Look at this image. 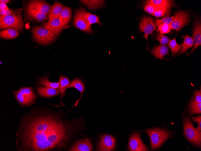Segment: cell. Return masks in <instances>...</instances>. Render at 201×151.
Here are the masks:
<instances>
[{
	"mask_svg": "<svg viewBox=\"0 0 201 151\" xmlns=\"http://www.w3.org/2000/svg\"><path fill=\"white\" fill-rule=\"evenodd\" d=\"M55 114L35 111L22 119L18 137L23 151H45L65 147L71 131Z\"/></svg>",
	"mask_w": 201,
	"mask_h": 151,
	"instance_id": "obj_1",
	"label": "cell"
},
{
	"mask_svg": "<svg viewBox=\"0 0 201 151\" xmlns=\"http://www.w3.org/2000/svg\"><path fill=\"white\" fill-rule=\"evenodd\" d=\"M143 131L149 137L152 150L161 147L167 140L173 136L174 133L173 131L163 127L151 128Z\"/></svg>",
	"mask_w": 201,
	"mask_h": 151,
	"instance_id": "obj_2",
	"label": "cell"
},
{
	"mask_svg": "<svg viewBox=\"0 0 201 151\" xmlns=\"http://www.w3.org/2000/svg\"><path fill=\"white\" fill-rule=\"evenodd\" d=\"M183 134L187 140L198 149L201 147V135L196 131L191 118L183 115L182 119Z\"/></svg>",
	"mask_w": 201,
	"mask_h": 151,
	"instance_id": "obj_3",
	"label": "cell"
},
{
	"mask_svg": "<svg viewBox=\"0 0 201 151\" xmlns=\"http://www.w3.org/2000/svg\"><path fill=\"white\" fill-rule=\"evenodd\" d=\"M32 38L38 44L47 46L55 40L56 36L48 29L39 26H35L31 29Z\"/></svg>",
	"mask_w": 201,
	"mask_h": 151,
	"instance_id": "obj_4",
	"label": "cell"
},
{
	"mask_svg": "<svg viewBox=\"0 0 201 151\" xmlns=\"http://www.w3.org/2000/svg\"><path fill=\"white\" fill-rule=\"evenodd\" d=\"M24 26L21 11L15 14L6 16L0 15V30L13 28L20 31L23 29Z\"/></svg>",
	"mask_w": 201,
	"mask_h": 151,
	"instance_id": "obj_5",
	"label": "cell"
},
{
	"mask_svg": "<svg viewBox=\"0 0 201 151\" xmlns=\"http://www.w3.org/2000/svg\"><path fill=\"white\" fill-rule=\"evenodd\" d=\"M189 15L187 11H180L175 12L169 26L176 31L180 30L189 21Z\"/></svg>",
	"mask_w": 201,
	"mask_h": 151,
	"instance_id": "obj_6",
	"label": "cell"
},
{
	"mask_svg": "<svg viewBox=\"0 0 201 151\" xmlns=\"http://www.w3.org/2000/svg\"><path fill=\"white\" fill-rule=\"evenodd\" d=\"M128 148L130 151H147L148 149L143 142L139 132H135L129 138Z\"/></svg>",
	"mask_w": 201,
	"mask_h": 151,
	"instance_id": "obj_7",
	"label": "cell"
},
{
	"mask_svg": "<svg viewBox=\"0 0 201 151\" xmlns=\"http://www.w3.org/2000/svg\"><path fill=\"white\" fill-rule=\"evenodd\" d=\"M156 27L154 23V20L150 17L146 16L144 17L140 23L139 29L141 31L144 33V35L143 37L144 38H145L147 40L146 50H147L149 48L148 45V36L149 34L153 33V31Z\"/></svg>",
	"mask_w": 201,
	"mask_h": 151,
	"instance_id": "obj_8",
	"label": "cell"
},
{
	"mask_svg": "<svg viewBox=\"0 0 201 151\" xmlns=\"http://www.w3.org/2000/svg\"><path fill=\"white\" fill-rule=\"evenodd\" d=\"M116 140L114 137L109 134H104L100 137L97 146L98 151H113L115 149Z\"/></svg>",
	"mask_w": 201,
	"mask_h": 151,
	"instance_id": "obj_9",
	"label": "cell"
},
{
	"mask_svg": "<svg viewBox=\"0 0 201 151\" xmlns=\"http://www.w3.org/2000/svg\"><path fill=\"white\" fill-rule=\"evenodd\" d=\"M74 26L80 30L88 33H92L93 31L85 21L79 9L75 12L73 19Z\"/></svg>",
	"mask_w": 201,
	"mask_h": 151,
	"instance_id": "obj_10",
	"label": "cell"
},
{
	"mask_svg": "<svg viewBox=\"0 0 201 151\" xmlns=\"http://www.w3.org/2000/svg\"><path fill=\"white\" fill-rule=\"evenodd\" d=\"M46 14L50 11L51 6L48 2L43 0H33L29 1L27 7Z\"/></svg>",
	"mask_w": 201,
	"mask_h": 151,
	"instance_id": "obj_11",
	"label": "cell"
},
{
	"mask_svg": "<svg viewBox=\"0 0 201 151\" xmlns=\"http://www.w3.org/2000/svg\"><path fill=\"white\" fill-rule=\"evenodd\" d=\"M42 27L49 30L56 36L61 33L64 28L59 18L44 22L42 24Z\"/></svg>",
	"mask_w": 201,
	"mask_h": 151,
	"instance_id": "obj_12",
	"label": "cell"
},
{
	"mask_svg": "<svg viewBox=\"0 0 201 151\" xmlns=\"http://www.w3.org/2000/svg\"><path fill=\"white\" fill-rule=\"evenodd\" d=\"M192 36L194 40V46L190 52L187 54V56L192 54L195 49L201 45V24L199 19H197L193 25Z\"/></svg>",
	"mask_w": 201,
	"mask_h": 151,
	"instance_id": "obj_13",
	"label": "cell"
},
{
	"mask_svg": "<svg viewBox=\"0 0 201 151\" xmlns=\"http://www.w3.org/2000/svg\"><path fill=\"white\" fill-rule=\"evenodd\" d=\"M93 149L92 144L89 139L79 140L75 143L69 151H91Z\"/></svg>",
	"mask_w": 201,
	"mask_h": 151,
	"instance_id": "obj_14",
	"label": "cell"
},
{
	"mask_svg": "<svg viewBox=\"0 0 201 151\" xmlns=\"http://www.w3.org/2000/svg\"><path fill=\"white\" fill-rule=\"evenodd\" d=\"M150 52L156 59H160L161 61L162 59L167 60H169L165 59L164 58L165 55L168 54L169 52L168 47L165 45L156 46L153 49H150Z\"/></svg>",
	"mask_w": 201,
	"mask_h": 151,
	"instance_id": "obj_15",
	"label": "cell"
},
{
	"mask_svg": "<svg viewBox=\"0 0 201 151\" xmlns=\"http://www.w3.org/2000/svg\"><path fill=\"white\" fill-rule=\"evenodd\" d=\"M26 13L29 18L37 21L49 20L47 14L42 13L31 8L26 7Z\"/></svg>",
	"mask_w": 201,
	"mask_h": 151,
	"instance_id": "obj_16",
	"label": "cell"
},
{
	"mask_svg": "<svg viewBox=\"0 0 201 151\" xmlns=\"http://www.w3.org/2000/svg\"><path fill=\"white\" fill-rule=\"evenodd\" d=\"M83 17L87 24L90 26L93 24L98 23L100 26L101 25L99 17L97 15L87 11L83 8L78 9Z\"/></svg>",
	"mask_w": 201,
	"mask_h": 151,
	"instance_id": "obj_17",
	"label": "cell"
},
{
	"mask_svg": "<svg viewBox=\"0 0 201 151\" xmlns=\"http://www.w3.org/2000/svg\"><path fill=\"white\" fill-rule=\"evenodd\" d=\"M38 93L41 96L44 97H51L60 93L58 90L52 88L43 87L41 86L36 87Z\"/></svg>",
	"mask_w": 201,
	"mask_h": 151,
	"instance_id": "obj_18",
	"label": "cell"
},
{
	"mask_svg": "<svg viewBox=\"0 0 201 151\" xmlns=\"http://www.w3.org/2000/svg\"><path fill=\"white\" fill-rule=\"evenodd\" d=\"M64 7L62 4L58 2H55L51 6V9L48 13L49 20L58 18Z\"/></svg>",
	"mask_w": 201,
	"mask_h": 151,
	"instance_id": "obj_19",
	"label": "cell"
},
{
	"mask_svg": "<svg viewBox=\"0 0 201 151\" xmlns=\"http://www.w3.org/2000/svg\"><path fill=\"white\" fill-rule=\"evenodd\" d=\"M72 16V9L67 6L63 7L58 18L62 25L64 28L70 21Z\"/></svg>",
	"mask_w": 201,
	"mask_h": 151,
	"instance_id": "obj_20",
	"label": "cell"
},
{
	"mask_svg": "<svg viewBox=\"0 0 201 151\" xmlns=\"http://www.w3.org/2000/svg\"><path fill=\"white\" fill-rule=\"evenodd\" d=\"M71 87H73L76 89L81 93V96L80 98L76 101L75 105L73 107V108L74 106H76L78 102L80 101L82 96V93L85 90V87L82 81L80 79L76 78L73 79L72 81L66 89Z\"/></svg>",
	"mask_w": 201,
	"mask_h": 151,
	"instance_id": "obj_21",
	"label": "cell"
},
{
	"mask_svg": "<svg viewBox=\"0 0 201 151\" xmlns=\"http://www.w3.org/2000/svg\"><path fill=\"white\" fill-rule=\"evenodd\" d=\"M14 95L20 104L23 105H30L32 104L34 101L23 94L19 90L14 92Z\"/></svg>",
	"mask_w": 201,
	"mask_h": 151,
	"instance_id": "obj_22",
	"label": "cell"
},
{
	"mask_svg": "<svg viewBox=\"0 0 201 151\" xmlns=\"http://www.w3.org/2000/svg\"><path fill=\"white\" fill-rule=\"evenodd\" d=\"M49 77L48 75H45L39 78L37 81V83L46 87L52 88L55 89L59 88L60 86L59 82H51L49 81Z\"/></svg>",
	"mask_w": 201,
	"mask_h": 151,
	"instance_id": "obj_23",
	"label": "cell"
},
{
	"mask_svg": "<svg viewBox=\"0 0 201 151\" xmlns=\"http://www.w3.org/2000/svg\"><path fill=\"white\" fill-rule=\"evenodd\" d=\"M19 35L18 30L13 28H8L2 30L0 36L2 38L11 39L16 38Z\"/></svg>",
	"mask_w": 201,
	"mask_h": 151,
	"instance_id": "obj_24",
	"label": "cell"
},
{
	"mask_svg": "<svg viewBox=\"0 0 201 151\" xmlns=\"http://www.w3.org/2000/svg\"><path fill=\"white\" fill-rule=\"evenodd\" d=\"M60 83L58 90L61 93L60 97L62 98L64 95L66 90L70 84V80L67 77L60 75L59 77Z\"/></svg>",
	"mask_w": 201,
	"mask_h": 151,
	"instance_id": "obj_25",
	"label": "cell"
},
{
	"mask_svg": "<svg viewBox=\"0 0 201 151\" xmlns=\"http://www.w3.org/2000/svg\"><path fill=\"white\" fill-rule=\"evenodd\" d=\"M193 39L188 35H186L184 37L183 42L181 44V49L178 55L186 52L189 48L193 46Z\"/></svg>",
	"mask_w": 201,
	"mask_h": 151,
	"instance_id": "obj_26",
	"label": "cell"
},
{
	"mask_svg": "<svg viewBox=\"0 0 201 151\" xmlns=\"http://www.w3.org/2000/svg\"><path fill=\"white\" fill-rule=\"evenodd\" d=\"M188 109L189 112L192 115L200 114L201 113V103H197L192 98L189 103Z\"/></svg>",
	"mask_w": 201,
	"mask_h": 151,
	"instance_id": "obj_27",
	"label": "cell"
},
{
	"mask_svg": "<svg viewBox=\"0 0 201 151\" xmlns=\"http://www.w3.org/2000/svg\"><path fill=\"white\" fill-rule=\"evenodd\" d=\"M174 6V4L164 7L157 8L153 15L156 17H160L169 15L171 12V8Z\"/></svg>",
	"mask_w": 201,
	"mask_h": 151,
	"instance_id": "obj_28",
	"label": "cell"
},
{
	"mask_svg": "<svg viewBox=\"0 0 201 151\" xmlns=\"http://www.w3.org/2000/svg\"><path fill=\"white\" fill-rule=\"evenodd\" d=\"M81 3L90 9H95L100 8L102 6L104 0H79Z\"/></svg>",
	"mask_w": 201,
	"mask_h": 151,
	"instance_id": "obj_29",
	"label": "cell"
},
{
	"mask_svg": "<svg viewBox=\"0 0 201 151\" xmlns=\"http://www.w3.org/2000/svg\"><path fill=\"white\" fill-rule=\"evenodd\" d=\"M145 4L153 5L157 8H160L165 6L174 4L173 1L167 0H147Z\"/></svg>",
	"mask_w": 201,
	"mask_h": 151,
	"instance_id": "obj_30",
	"label": "cell"
},
{
	"mask_svg": "<svg viewBox=\"0 0 201 151\" xmlns=\"http://www.w3.org/2000/svg\"><path fill=\"white\" fill-rule=\"evenodd\" d=\"M175 37L172 40H170L168 46L171 49L172 54L173 55H177L181 51V44L177 43L176 41Z\"/></svg>",
	"mask_w": 201,
	"mask_h": 151,
	"instance_id": "obj_31",
	"label": "cell"
},
{
	"mask_svg": "<svg viewBox=\"0 0 201 151\" xmlns=\"http://www.w3.org/2000/svg\"><path fill=\"white\" fill-rule=\"evenodd\" d=\"M23 94L32 99L35 100L36 96L33 89L30 87H25L20 88L19 90Z\"/></svg>",
	"mask_w": 201,
	"mask_h": 151,
	"instance_id": "obj_32",
	"label": "cell"
},
{
	"mask_svg": "<svg viewBox=\"0 0 201 151\" xmlns=\"http://www.w3.org/2000/svg\"><path fill=\"white\" fill-rule=\"evenodd\" d=\"M158 32V33L155 37V39L158 41L159 42L160 44L165 45L168 44L170 40V39L159 31Z\"/></svg>",
	"mask_w": 201,
	"mask_h": 151,
	"instance_id": "obj_33",
	"label": "cell"
},
{
	"mask_svg": "<svg viewBox=\"0 0 201 151\" xmlns=\"http://www.w3.org/2000/svg\"><path fill=\"white\" fill-rule=\"evenodd\" d=\"M173 16L166 17H163L160 20L156 18L154 22L156 27H158L160 25L163 24H167L169 25L173 18Z\"/></svg>",
	"mask_w": 201,
	"mask_h": 151,
	"instance_id": "obj_34",
	"label": "cell"
},
{
	"mask_svg": "<svg viewBox=\"0 0 201 151\" xmlns=\"http://www.w3.org/2000/svg\"><path fill=\"white\" fill-rule=\"evenodd\" d=\"M193 119V121L196 122L198 124V126L196 128H195L196 131L199 134L201 135V116L198 115L195 117H193L192 116H189Z\"/></svg>",
	"mask_w": 201,
	"mask_h": 151,
	"instance_id": "obj_35",
	"label": "cell"
},
{
	"mask_svg": "<svg viewBox=\"0 0 201 151\" xmlns=\"http://www.w3.org/2000/svg\"><path fill=\"white\" fill-rule=\"evenodd\" d=\"M158 27L156 30L163 34L169 33L171 30L169 25L165 24L160 25Z\"/></svg>",
	"mask_w": 201,
	"mask_h": 151,
	"instance_id": "obj_36",
	"label": "cell"
},
{
	"mask_svg": "<svg viewBox=\"0 0 201 151\" xmlns=\"http://www.w3.org/2000/svg\"><path fill=\"white\" fill-rule=\"evenodd\" d=\"M19 11V10H13L9 9L7 10H0V15L6 16L15 14Z\"/></svg>",
	"mask_w": 201,
	"mask_h": 151,
	"instance_id": "obj_37",
	"label": "cell"
},
{
	"mask_svg": "<svg viewBox=\"0 0 201 151\" xmlns=\"http://www.w3.org/2000/svg\"><path fill=\"white\" fill-rule=\"evenodd\" d=\"M157 9L155 6L150 4H146L144 7V10L148 13L153 15Z\"/></svg>",
	"mask_w": 201,
	"mask_h": 151,
	"instance_id": "obj_38",
	"label": "cell"
},
{
	"mask_svg": "<svg viewBox=\"0 0 201 151\" xmlns=\"http://www.w3.org/2000/svg\"><path fill=\"white\" fill-rule=\"evenodd\" d=\"M194 100L197 103H201V87L199 90H195L193 92Z\"/></svg>",
	"mask_w": 201,
	"mask_h": 151,
	"instance_id": "obj_39",
	"label": "cell"
},
{
	"mask_svg": "<svg viewBox=\"0 0 201 151\" xmlns=\"http://www.w3.org/2000/svg\"><path fill=\"white\" fill-rule=\"evenodd\" d=\"M0 10H4L8 9L9 8L7 5L6 4L3 2H0Z\"/></svg>",
	"mask_w": 201,
	"mask_h": 151,
	"instance_id": "obj_40",
	"label": "cell"
},
{
	"mask_svg": "<svg viewBox=\"0 0 201 151\" xmlns=\"http://www.w3.org/2000/svg\"><path fill=\"white\" fill-rule=\"evenodd\" d=\"M10 1L9 0H0V2L5 3L6 4L8 3Z\"/></svg>",
	"mask_w": 201,
	"mask_h": 151,
	"instance_id": "obj_41",
	"label": "cell"
}]
</instances>
